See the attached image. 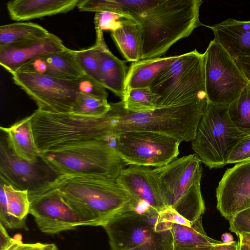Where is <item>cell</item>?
I'll use <instances>...</instances> for the list:
<instances>
[{
	"label": "cell",
	"instance_id": "1",
	"mask_svg": "<svg viewBox=\"0 0 250 250\" xmlns=\"http://www.w3.org/2000/svg\"><path fill=\"white\" fill-rule=\"evenodd\" d=\"M200 0H83L84 12L109 11L122 15L138 25L141 60L160 58L181 39L200 26Z\"/></svg>",
	"mask_w": 250,
	"mask_h": 250
},
{
	"label": "cell",
	"instance_id": "2",
	"mask_svg": "<svg viewBox=\"0 0 250 250\" xmlns=\"http://www.w3.org/2000/svg\"><path fill=\"white\" fill-rule=\"evenodd\" d=\"M44 188L57 191L92 226L102 227L116 216L138 207L136 200L117 178L61 175Z\"/></svg>",
	"mask_w": 250,
	"mask_h": 250
},
{
	"label": "cell",
	"instance_id": "3",
	"mask_svg": "<svg viewBox=\"0 0 250 250\" xmlns=\"http://www.w3.org/2000/svg\"><path fill=\"white\" fill-rule=\"evenodd\" d=\"M207 103L205 95L188 104L144 112L128 110L122 101L110 103L105 115L108 137L113 140L124 132L143 131L164 134L180 142H192Z\"/></svg>",
	"mask_w": 250,
	"mask_h": 250
},
{
	"label": "cell",
	"instance_id": "4",
	"mask_svg": "<svg viewBox=\"0 0 250 250\" xmlns=\"http://www.w3.org/2000/svg\"><path fill=\"white\" fill-rule=\"evenodd\" d=\"M170 210H133L115 217L102 226L111 250H172Z\"/></svg>",
	"mask_w": 250,
	"mask_h": 250
},
{
	"label": "cell",
	"instance_id": "5",
	"mask_svg": "<svg viewBox=\"0 0 250 250\" xmlns=\"http://www.w3.org/2000/svg\"><path fill=\"white\" fill-rule=\"evenodd\" d=\"M41 159L58 175H93L117 178L127 164L114 145L101 141L41 153Z\"/></svg>",
	"mask_w": 250,
	"mask_h": 250
},
{
	"label": "cell",
	"instance_id": "6",
	"mask_svg": "<svg viewBox=\"0 0 250 250\" xmlns=\"http://www.w3.org/2000/svg\"><path fill=\"white\" fill-rule=\"evenodd\" d=\"M162 184L167 206L193 223L205 210L200 187L201 161L197 155L175 159L154 168Z\"/></svg>",
	"mask_w": 250,
	"mask_h": 250
},
{
	"label": "cell",
	"instance_id": "7",
	"mask_svg": "<svg viewBox=\"0 0 250 250\" xmlns=\"http://www.w3.org/2000/svg\"><path fill=\"white\" fill-rule=\"evenodd\" d=\"M156 107L184 104L206 95L204 56L196 49L178 55L153 81Z\"/></svg>",
	"mask_w": 250,
	"mask_h": 250
},
{
	"label": "cell",
	"instance_id": "8",
	"mask_svg": "<svg viewBox=\"0 0 250 250\" xmlns=\"http://www.w3.org/2000/svg\"><path fill=\"white\" fill-rule=\"evenodd\" d=\"M248 135L237 128L231 121L228 105L208 102L191 147L207 167L221 168L228 164V157L234 146Z\"/></svg>",
	"mask_w": 250,
	"mask_h": 250
},
{
	"label": "cell",
	"instance_id": "9",
	"mask_svg": "<svg viewBox=\"0 0 250 250\" xmlns=\"http://www.w3.org/2000/svg\"><path fill=\"white\" fill-rule=\"evenodd\" d=\"M204 56L208 102L229 105L238 98L249 83L234 59L214 40L210 42Z\"/></svg>",
	"mask_w": 250,
	"mask_h": 250
},
{
	"label": "cell",
	"instance_id": "10",
	"mask_svg": "<svg viewBox=\"0 0 250 250\" xmlns=\"http://www.w3.org/2000/svg\"><path fill=\"white\" fill-rule=\"evenodd\" d=\"M113 140L116 151L127 165L155 167L175 160L181 143L168 135L143 131L124 132Z\"/></svg>",
	"mask_w": 250,
	"mask_h": 250
},
{
	"label": "cell",
	"instance_id": "11",
	"mask_svg": "<svg viewBox=\"0 0 250 250\" xmlns=\"http://www.w3.org/2000/svg\"><path fill=\"white\" fill-rule=\"evenodd\" d=\"M29 213L34 217L39 229L48 234L74 229L79 226H91L68 204L56 190L43 188L28 192Z\"/></svg>",
	"mask_w": 250,
	"mask_h": 250
},
{
	"label": "cell",
	"instance_id": "12",
	"mask_svg": "<svg viewBox=\"0 0 250 250\" xmlns=\"http://www.w3.org/2000/svg\"><path fill=\"white\" fill-rule=\"evenodd\" d=\"M14 83L36 103L38 109L55 113L70 112L79 94L73 79L63 80L24 72L12 74Z\"/></svg>",
	"mask_w": 250,
	"mask_h": 250
},
{
	"label": "cell",
	"instance_id": "13",
	"mask_svg": "<svg viewBox=\"0 0 250 250\" xmlns=\"http://www.w3.org/2000/svg\"><path fill=\"white\" fill-rule=\"evenodd\" d=\"M58 176L41 159L32 163L17 156L5 138L0 142V180L14 188L35 191L45 188Z\"/></svg>",
	"mask_w": 250,
	"mask_h": 250
},
{
	"label": "cell",
	"instance_id": "14",
	"mask_svg": "<svg viewBox=\"0 0 250 250\" xmlns=\"http://www.w3.org/2000/svg\"><path fill=\"white\" fill-rule=\"evenodd\" d=\"M117 179L137 201L136 210L162 212L168 208L160 180L150 167L129 165Z\"/></svg>",
	"mask_w": 250,
	"mask_h": 250
},
{
	"label": "cell",
	"instance_id": "15",
	"mask_svg": "<svg viewBox=\"0 0 250 250\" xmlns=\"http://www.w3.org/2000/svg\"><path fill=\"white\" fill-rule=\"evenodd\" d=\"M216 208L226 219L250 208V160L227 169L216 188Z\"/></svg>",
	"mask_w": 250,
	"mask_h": 250
},
{
	"label": "cell",
	"instance_id": "16",
	"mask_svg": "<svg viewBox=\"0 0 250 250\" xmlns=\"http://www.w3.org/2000/svg\"><path fill=\"white\" fill-rule=\"evenodd\" d=\"M62 41L50 34L46 37L0 46V64L12 75L38 57L66 49Z\"/></svg>",
	"mask_w": 250,
	"mask_h": 250
},
{
	"label": "cell",
	"instance_id": "17",
	"mask_svg": "<svg viewBox=\"0 0 250 250\" xmlns=\"http://www.w3.org/2000/svg\"><path fill=\"white\" fill-rule=\"evenodd\" d=\"M17 72L34 73L63 80L75 79L84 74L73 50L67 48L34 59L23 65Z\"/></svg>",
	"mask_w": 250,
	"mask_h": 250
},
{
	"label": "cell",
	"instance_id": "18",
	"mask_svg": "<svg viewBox=\"0 0 250 250\" xmlns=\"http://www.w3.org/2000/svg\"><path fill=\"white\" fill-rule=\"evenodd\" d=\"M0 189V223L5 229L28 230V190L17 189L1 180Z\"/></svg>",
	"mask_w": 250,
	"mask_h": 250
},
{
	"label": "cell",
	"instance_id": "19",
	"mask_svg": "<svg viewBox=\"0 0 250 250\" xmlns=\"http://www.w3.org/2000/svg\"><path fill=\"white\" fill-rule=\"evenodd\" d=\"M210 28L214 40L233 59L250 56V21H240L231 18Z\"/></svg>",
	"mask_w": 250,
	"mask_h": 250
},
{
	"label": "cell",
	"instance_id": "20",
	"mask_svg": "<svg viewBox=\"0 0 250 250\" xmlns=\"http://www.w3.org/2000/svg\"><path fill=\"white\" fill-rule=\"evenodd\" d=\"M80 0H14L7 8L12 20L22 21L66 13L78 5Z\"/></svg>",
	"mask_w": 250,
	"mask_h": 250
},
{
	"label": "cell",
	"instance_id": "21",
	"mask_svg": "<svg viewBox=\"0 0 250 250\" xmlns=\"http://www.w3.org/2000/svg\"><path fill=\"white\" fill-rule=\"evenodd\" d=\"M95 44L100 52L99 82L122 99L125 94L127 73L125 62L110 52L104 38L96 39Z\"/></svg>",
	"mask_w": 250,
	"mask_h": 250
},
{
	"label": "cell",
	"instance_id": "22",
	"mask_svg": "<svg viewBox=\"0 0 250 250\" xmlns=\"http://www.w3.org/2000/svg\"><path fill=\"white\" fill-rule=\"evenodd\" d=\"M31 114L8 127L0 126L8 147L20 158L35 163L41 153L36 145L31 123Z\"/></svg>",
	"mask_w": 250,
	"mask_h": 250
},
{
	"label": "cell",
	"instance_id": "23",
	"mask_svg": "<svg viewBox=\"0 0 250 250\" xmlns=\"http://www.w3.org/2000/svg\"><path fill=\"white\" fill-rule=\"evenodd\" d=\"M177 56L144 59L133 62L127 73L125 92L132 89L150 87L159 74L170 65Z\"/></svg>",
	"mask_w": 250,
	"mask_h": 250
},
{
	"label": "cell",
	"instance_id": "24",
	"mask_svg": "<svg viewBox=\"0 0 250 250\" xmlns=\"http://www.w3.org/2000/svg\"><path fill=\"white\" fill-rule=\"evenodd\" d=\"M111 36L124 58L128 62L141 60V40L137 24L124 18L121 26L111 32Z\"/></svg>",
	"mask_w": 250,
	"mask_h": 250
},
{
	"label": "cell",
	"instance_id": "25",
	"mask_svg": "<svg viewBox=\"0 0 250 250\" xmlns=\"http://www.w3.org/2000/svg\"><path fill=\"white\" fill-rule=\"evenodd\" d=\"M173 244L185 246H213L222 243L208 237L202 224V216L189 226L172 223Z\"/></svg>",
	"mask_w": 250,
	"mask_h": 250
},
{
	"label": "cell",
	"instance_id": "26",
	"mask_svg": "<svg viewBox=\"0 0 250 250\" xmlns=\"http://www.w3.org/2000/svg\"><path fill=\"white\" fill-rule=\"evenodd\" d=\"M50 34L42 26L33 22L7 24L0 26V46L27 40L43 38Z\"/></svg>",
	"mask_w": 250,
	"mask_h": 250
},
{
	"label": "cell",
	"instance_id": "27",
	"mask_svg": "<svg viewBox=\"0 0 250 250\" xmlns=\"http://www.w3.org/2000/svg\"><path fill=\"white\" fill-rule=\"evenodd\" d=\"M228 113L234 125L243 133L250 135V83L238 98L228 105Z\"/></svg>",
	"mask_w": 250,
	"mask_h": 250
},
{
	"label": "cell",
	"instance_id": "28",
	"mask_svg": "<svg viewBox=\"0 0 250 250\" xmlns=\"http://www.w3.org/2000/svg\"><path fill=\"white\" fill-rule=\"evenodd\" d=\"M124 107L133 112H144L157 108L155 97L150 87L130 89L121 100Z\"/></svg>",
	"mask_w": 250,
	"mask_h": 250
},
{
	"label": "cell",
	"instance_id": "29",
	"mask_svg": "<svg viewBox=\"0 0 250 250\" xmlns=\"http://www.w3.org/2000/svg\"><path fill=\"white\" fill-rule=\"evenodd\" d=\"M107 100L92 97L79 93L70 112L87 116L101 117L109 110Z\"/></svg>",
	"mask_w": 250,
	"mask_h": 250
},
{
	"label": "cell",
	"instance_id": "30",
	"mask_svg": "<svg viewBox=\"0 0 250 250\" xmlns=\"http://www.w3.org/2000/svg\"><path fill=\"white\" fill-rule=\"evenodd\" d=\"M75 58L84 73L99 83L100 52L97 45L85 49L73 50Z\"/></svg>",
	"mask_w": 250,
	"mask_h": 250
},
{
	"label": "cell",
	"instance_id": "31",
	"mask_svg": "<svg viewBox=\"0 0 250 250\" xmlns=\"http://www.w3.org/2000/svg\"><path fill=\"white\" fill-rule=\"evenodd\" d=\"M73 82L78 93L107 100L108 93L105 88L93 78L84 74L73 79Z\"/></svg>",
	"mask_w": 250,
	"mask_h": 250
},
{
	"label": "cell",
	"instance_id": "32",
	"mask_svg": "<svg viewBox=\"0 0 250 250\" xmlns=\"http://www.w3.org/2000/svg\"><path fill=\"white\" fill-rule=\"evenodd\" d=\"M124 17L120 14L109 12L101 11L95 13L94 24L96 37L103 36V31H114L121 25V21Z\"/></svg>",
	"mask_w": 250,
	"mask_h": 250
},
{
	"label": "cell",
	"instance_id": "33",
	"mask_svg": "<svg viewBox=\"0 0 250 250\" xmlns=\"http://www.w3.org/2000/svg\"><path fill=\"white\" fill-rule=\"evenodd\" d=\"M250 160V135L241 140L233 147L228 164L241 163Z\"/></svg>",
	"mask_w": 250,
	"mask_h": 250
},
{
	"label": "cell",
	"instance_id": "34",
	"mask_svg": "<svg viewBox=\"0 0 250 250\" xmlns=\"http://www.w3.org/2000/svg\"><path fill=\"white\" fill-rule=\"evenodd\" d=\"M229 221V229L237 235L242 232L250 234V208L237 213Z\"/></svg>",
	"mask_w": 250,
	"mask_h": 250
},
{
	"label": "cell",
	"instance_id": "35",
	"mask_svg": "<svg viewBox=\"0 0 250 250\" xmlns=\"http://www.w3.org/2000/svg\"><path fill=\"white\" fill-rule=\"evenodd\" d=\"M44 244L38 242L33 244L23 243L22 241L12 238L10 243L1 250H42Z\"/></svg>",
	"mask_w": 250,
	"mask_h": 250
},
{
	"label": "cell",
	"instance_id": "36",
	"mask_svg": "<svg viewBox=\"0 0 250 250\" xmlns=\"http://www.w3.org/2000/svg\"><path fill=\"white\" fill-rule=\"evenodd\" d=\"M234 60L246 79L250 83V56L240 57Z\"/></svg>",
	"mask_w": 250,
	"mask_h": 250
},
{
	"label": "cell",
	"instance_id": "37",
	"mask_svg": "<svg viewBox=\"0 0 250 250\" xmlns=\"http://www.w3.org/2000/svg\"><path fill=\"white\" fill-rule=\"evenodd\" d=\"M210 250H239L238 243L234 241L229 244L222 242L211 246Z\"/></svg>",
	"mask_w": 250,
	"mask_h": 250
},
{
	"label": "cell",
	"instance_id": "38",
	"mask_svg": "<svg viewBox=\"0 0 250 250\" xmlns=\"http://www.w3.org/2000/svg\"><path fill=\"white\" fill-rule=\"evenodd\" d=\"M6 229L0 223V250L5 247L12 239L8 235Z\"/></svg>",
	"mask_w": 250,
	"mask_h": 250
},
{
	"label": "cell",
	"instance_id": "39",
	"mask_svg": "<svg viewBox=\"0 0 250 250\" xmlns=\"http://www.w3.org/2000/svg\"><path fill=\"white\" fill-rule=\"evenodd\" d=\"M211 246L189 247L173 244L172 250H210Z\"/></svg>",
	"mask_w": 250,
	"mask_h": 250
},
{
	"label": "cell",
	"instance_id": "40",
	"mask_svg": "<svg viewBox=\"0 0 250 250\" xmlns=\"http://www.w3.org/2000/svg\"><path fill=\"white\" fill-rule=\"evenodd\" d=\"M239 242L246 245L250 249V234L242 232L237 235Z\"/></svg>",
	"mask_w": 250,
	"mask_h": 250
},
{
	"label": "cell",
	"instance_id": "41",
	"mask_svg": "<svg viewBox=\"0 0 250 250\" xmlns=\"http://www.w3.org/2000/svg\"><path fill=\"white\" fill-rule=\"evenodd\" d=\"M222 242L223 243L229 244L233 241V237L230 233H224L221 236Z\"/></svg>",
	"mask_w": 250,
	"mask_h": 250
},
{
	"label": "cell",
	"instance_id": "42",
	"mask_svg": "<svg viewBox=\"0 0 250 250\" xmlns=\"http://www.w3.org/2000/svg\"><path fill=\"white\" fill-rule=\"evenodd\" d=\"M42 250H58V249L54 244H44Z\"/></svg>",
	"mask_w": 250,
	"mask_h": 250
},
{
	"label": "cell",
	"instance_id": "43",
	"mask_svg": "<svg viewBox=\"0 0 250 250\" xmlns=\"http://www.w3.org/2000/svg\"><path fill=\"white\" fill-rule=\"evenodd\" d=\"M239 245V250H250V249L245 245L241 244L238 241Z\"/></svg>",
	"mask_w": 250,
	"mask_h": 250
},
{
	"label": "cell",
	"instance_id": "44",
	"mask_svg": "<svg viewBox=\"0 0 250 250\" xmlns=\"http://www.w3.org/2000/svg\"><path fill=\"white\" fill-rule=\"evenodd\" d=\"M139 250V249H131V250Z\"/></svg>",
	"mask_w": 250,
	"mask_h": 250
}]
</instances>
